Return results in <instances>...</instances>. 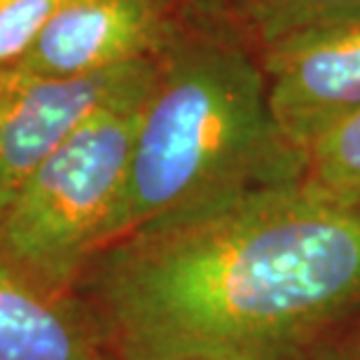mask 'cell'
<instances>
[{"mask_svg": "<svg viewBox=\"0 0 360 360\" xmlns=\"http://www.w3.org/2000/svg\"><path fill=\"white\" fill-rule=\"evenodd\" d=\"M0 360H115L75 292L49 290L0 255Z\"/></svg>", "mask_w": 360, "mask_h": 360, "instance_id": "cell-7", "label": "cell"}, {"mask_svg": "<svg viewBox=\"0 0 360 360\" xmlns=\"http://www.w3.org/2000/svg\"><path fill=\"white\" fill-rule=\"evenodd\" d=\"M164 52L167 26L155 0H68L7 70L66 80L160 59Z\"/></svg>", "mask_w": 360, "mask_h": 360, "instance_id": "cell-6", "label": "cell"}, {"mask_svg": "<svg viewBox=\"0 0 360 360\" xmlns=\"http://www.w3.org/2000/svg\"><path fill=\"white\" fill-rule=\"evenodd\" d=\"M269 105L281 131L307 150L360 112V24L302 33L262 47Z\"/></svg>", "mask_w": 360, "mask_h": 360, "instance_id": "cell-5", "label": "cell"}, {"mask_svg": "<svg viewBox=\"0 0 360 360\" xmlns=\"http://www.w3.org/2000/svg\"><path fill=\"white\" fill-rule=\"evenodd\" d=\"M241 10L260 47L302 33L360 24V0H241Z\"/></svg>", "mask_w": 360, "mask_h": 360, "instance_id": "cell-8", "label": "cell"}, {"mask_svg": "<svg viewBox=\"0 0 360 360\" xmlns=\"http://www.w3.org/2000/svg\"><path fill=\"white\" fill-rule=\"evenodd\" d=\"M157 59L87 77H35L0 70V215L35 169L115 94Z\"/></svg>", "mask_w": 360, "mask_h": 360, "instance_id": "cell-4", "label": "cell"}, {"mask_svg": "<svg viewBox=\"0 0 360 360\" xmlns=\"http://www.w3.org/2000/svg\"><path fill=\"white\" fill-rule=\"evenodd\" d=\"M73 292L115 360H309L360 309V201L297 180L150 222Z\"/></svg>", "mask_w": 360, "mask_h": 360, "instance_id": "cell-1", "label": "cell"}, {"mask_svg": "<svg viewBox=\"0 0 360 360\" xmlns=\"http://www.w3.org/2000/svg\"><path fill=\"white\" fill-rule=\"evenodd\" d=\"M309 360H360V326L326 342Z\"/></svg>", "mask_w": 360, "mask_h": 360, "instance_id": "cell-11", "label": "cell"}, {"mask_svg": "<svg viewBox=\"0 0 360 360\" xmlns=\"http://www.w3.org/2000/svg\"><path fill=\"white\" fill-rule=\"evenodd\" d=\"M68 0H7L0 7V70L17 63Z\"/></svg>", "mask_w": 360, "mask_h": 360, "instance_id": "cell-10", "label": "cell"}, {"mask_svg": "<svg viewBox=\"0 0 360 360\" xmlns=\"http://www.w3.org/2000/svg\"><path fill=\"white\" fill-rule=\"evenodd\" d=\"M157 61L91 112L33 171L0 215V255L49 290L73 292L103 248Z\"/></svg>", "mask_w": 360, "mask_h": 360, "instance_id": "cell-3", "label": "cell"}, {"mask_svg": "<svg viewBox=\"0 0 360 360\" xmlns=\"http://www.w3.org/2000/svg\"><path fill=\"white\" fill-rule=\"evenodd\" d=\"M304 180L342 199L360 201V112L323 134L304 155Z\"/></svg>", "mask_w": 360, "mask_h": 360, "instance_id": "cell-9", "label": "cell"}, {"mask_svg": "<svg viewBox=\"0 0 360 360\" xmlns=\"http://www.w3.org/2000/svg\"><path fill=\"white\" fill-rule=\"evenodd\" d=\"M260 61L225 42L167 49L143 105L103 248L150 222L304 180Z\"/></svg>", "mask_w": 360, "mask_h": 360, "instance_id": "cell-2", "label": "cell"}, {"mask_svg": "<svg viewBox=\"0 0 360 360\" xmlns=\"http://www.w3.org/2000/svg\"><path fill=\"white\" fill-rule=\"evenodd\" d=\"M5 3H7V0H0V7H3V5H5Z\"/></svg>", "mask_w": 360, "mask_h": 360, "instance_id": "cell-12", "label": "cell"}]
</instances>
